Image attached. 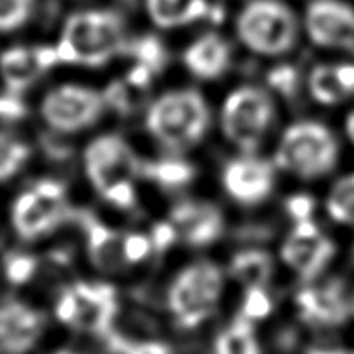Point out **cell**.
<instances>
[{
	"label": "cell",
	"mask_w": 354,
	"mask_h": 354,
	"mask_svg": "<svg viewBox=\"0 0 354 354\" xmlns=\"http://www.w3.org/2000/svg\"><path fill=\"white\" fill-rule=\"evenodd\" d=\"M124 23L116 10L88 9L64 21L55 50L59 62L99 68L124 48Z\"/></svg>",
	"instance_id": "6da1fadb"
},
{
	"label": "cell",
	"mask_w": 354,
	"mask_h": 354,
	"mask_svg": "<svg viewBox=\"0 0 354 354\" xmlns=\"http://www.w3.org/2000/svg\"><path fill=\"white\" fill-rule=\"evenodd\" d=\"M83 168L104 201L118 209H133L142 162L123 137L107 133L93 138L83 152Z\"/></svg>",
	"instance_id": "7a4b0ae2"
},
{
	"label": "cell",
	"mask_w": 354,
	"mask_h": 354,
	"mask_svg": "<svg viewBox=\"0 0 354 354\" xmlns=\"http://www.w3.org/2000/svg\"><path fill=\"white\" fill-rule=\"evenodd\" d=\"M206 99L190 88L169 90L151 104L145 127L151 137L168 151L182 152L199 144L209 128Z\"/></svg>",
	"instance_id": "3957f363"
},
{
	"label": "cell",
	"mask_w": 354,
	"mask_h": 354,
	"mask_svg": "<svg viewBox=\"0 0 354 354\" xmlns=\"http://www.w3.org/2000/svg\"><path fill=\"white\" fill-rule=\"evenodd\" d=\"M341 158L339 142L332 130L318 121H297L280 137L275 166L306 182L334 171Z\"/></svg>",
	"instance_id": "277c9868"
},
{
	"label": "cell",
	"mask_w": 354,
	"mask_h": 354,
	"mask_svg": "<svg viewBox=\"0 0 354 354\" xmlns=\"http://www.w3.org/2000/svg\"><path fill=\"white\" fill-rule=\"evenodd\" d=\"M235 33L254 54L277 57L296 47L299 23L282 0H249L239 10Z\"/></svg>",
	"instance_id": "5b68a950"
},
{
	"label": "cell",
	"mask_w": 354,
	"mask_h": 354,
	"mask_svg": "<svg viewBox=\"0 0 354 354\" xmlns=\"http://www.w3.org/2000/svg\"><path fill=\"white\" fill-rule=\"evenodd\" d=\"M223 272L209 261L187 266L173 280L168 292V308L176 324L196 328L216 310L223 294Z\"/></svg>",
	"instance_id": "8992f818"
},
{
	"label": "cell",
	"mask_w": 354,
	"mask_h": 354,
	"mask_svg": "<svg viewBox=\"0 0 354 354\" xmlns=\"http://www.w3.org/2000/svg\"><path fill=\"white\" fill-rule=\"evenodd\" d=\"M273 116L275 106L268 92L252 85L239 86L221 106V131L239 151L251 154L261 145Z\"/></svg>",
	"instance_id": "52a82bcc"
},
{
	"label": "cell",
	"mask_w": 354,
	"mask_h": 354,
	"mask_svg": "<svg viewBox=\"0 0 354 354\" xmlns=\"http://www.w3.org/2000/svg\"><path fill=\"white\" fill-rule=\"evenodd\" d=\"M68 213V197L61 182L41 178L23 190L10 204V227L21 241L33 242L61 225Z\"/></svg>",
	"instance_id": "ba28073f"
},
{
	"label": "cell",
	"mask_w": 354,
	"mask_h": 354,
	"mask_svg": "<svg viewBox=\"0 0 354 354\" xmlns=\"http://www.w3.org/2000/svg\"><path fill=\"white\" fill-rule=\"evenodd\" d=\"M116 315V289L102 282L75 283L62 292L55 304V317L61 324L86 334L109 332Z\"/></svg>",
	"instance_id": "9c48e42d"
},
{
	"label": "cell",
	"mask_w": 354,
	"mask_h": 354,
	"mask_svg": "<svg viewBox=\"0 0 354 354\" xmlns=\"http://www.w3.org/2000/svg\"><path fill=\"white\" fill-rule=\"evenodd\" d=\"M106 107V97L83 85H59L40 102V116L50 130L78 133L93 127Z\"/></svg>",
	"instance_id": "30bf717a"
},
{
	"label": "cell",
	"mask_w": 354,
	"mask_h": 354,
	"mask_svg": "<svg viewBox=\"0 0 354 354\" xmlns=\"http://www.w3.org/2000/svg\"><path fill=\"white\" fill-rule=\"evenodd\" d=\"M335 252L337 248L334 241L328 239L311 218L296 221L280 249L282 261L304 282L322 275L334 259Z\"/></svg>",
	"instance_id": "8fae6325"
},
{
	"label": "cell",
	"mask_w": 354,
	"mask_h": 354,
	"mask_svg": "<svg viewBox=\"0 0 354 354\" xmlns=\"http://www.w3.org/2000/svg\"><path fill=\"white\" fill-rule=\"evenodd\" d=\"M304 30L318 47L354 50V7L344 0H311L304 10Z\"/></svg>",
	"instance_id": "7c38bea8"
},
{
	"label": "cell",
	"mask_w": 354,
	"mask_h": 354,
	"mask_svg": "<svg viewBox=\"0 0 354 354\" xmlns=\"http://www.w3.org/2000/svg\"><path fill=\"white\" fill-rule=\"evenodd\" d=\"M221 183L228 196L242 206H258L275 187V165L266 159L244 156L227 162Z\"/></svg>",
	"instance_id": "4fadbf2b"
},
{
	"label": "cell",
	"mask_w": 354,
	"mask_h": 354,
	"mask_svg": "<svg viewBox=\"0 0 354 354\" xmlns=\"http://www.w3.org/2000/svg\"><path fill=\"white\" fill-rule=\"evenodd\" d=\"M296 304L303 320L322 327H337L353 315V297L339 279L306 287L297 294Z\"/></svg>",
	"instance_id": "5bb4252c"
},
{
	"label": "cell",
	"mask_w": 354,
	"mask_h": 354,
	"mask_svg": "<svg viewBox=\"0 0 354 354\" xmlns=\"http://www.w3.org/2000/svg\"><path fill=\"white\" fill-rule=\"evenodd\" d=\"M57 62L55 47L12 45L0 52V80L7 93L19 95Z\"/></svg>",
	"instance_id": "9a60e30c"
},
{
	"label": "cell",
	"mask_w": 354,
	"mask_h": 354,
	"mask_svg": "<svg viewBox=\"0 0 354 354\" xmlns=\"http://www.w3.org/2000/svg\"><path fill=\"white\" fill-rule=\"evenodd\" d=\"M44 330V317L21 301L0 303V354H26Z\"/></svg>",
	"instance_id": "2e32d148"
},
{
	"label": "cell",
	"mask_w": 354,
	"mask_h": 354,
	"mask_svg": "<svg viewBox=\"0 0 354 354\" xmlns=\"http://www.w3.org/2000/svg\"><path fill=\"white\" fill-rule=\"evenodd\" d=\"M169 223L176 235L194 248H204L216 241L225 227L220 209L209 203H183L173 209Z\"/></svg>",
	"instance_id": "e0dca14e"
},
{
	"label": "cell",
	"mask_w": 354,
	"mask_h": 354,
	"mask_svg": "<svg viewBox=\"0 0 354 354\" xmlns=\"http://www.w3.org/2000/svg\"><path fill=\"white\" fill-rule=\"evenodd\" d=\"M311 97L322 106H339L354 97V62L318 64L308 78Z\"/></svg>",
	"instance_id": "ac0fdd59"
},
{
	"label": "cell",
	"mask_w": 354,
	"mask_h": 354,
	"mask_svg": "<svg viewBox=\"0 0 354 354\" xmlns=\"http://www.w3.org/2000/svg\"><path fill=\"white\" fill-rule=\"evenodd\" d=\"M230 45L216 33H206L197 38L183 52V64L199 80L220 78L230 66Z\"/></svg>",
	"instance_id": "d6986e66"
},
{
	"label": "cell",
	"mask_w": 354,
	"mask_h": 354,
	"mask_svg": "<svg viewBox=\"0 0 354 354\" xmlns=\"http://www.w3.org/2000/svg\"><path fill=\"white\" fill-rule=\"evenodd\" d=\"M90 261L102 272H116L128 266L127 234L111 230L99 221H86Z\"/></svg>",
	"instance_id": "ffe728a7"
},
{
	"label": "cell",
	"mask_w": 354,
	"mask_h": 354,
	"mask_svg": "<svg viewBox=\"0 0 354 354\" xmlns=\"http://www.w3.org/2000/svg\"><path fill=\"white\" fill-rule=\"evenodd\" d=\"M145 12L154 26L178 30L209 16V0H145Z\"/></svg>",
	"instance_id": "44dd1931"
},
{
	"label": "cell",
	"mask_w": 354,
	"mask_h": 354,
	"mask_svg": "<svg viewBox=\"0 0 354 354\" xmlns=\"http://www.w3.org/2000/svg\"><path fill=\"white\" fill-rule=\"evenodd\" d=\"M273 261L270 254L261 249H245L232 258L230 273L245 289L266 287L272 279Z\"/></svg>",
	"instance_id": "7402d4cb"
},
{
	"label": "cell",
	"mask_w": 354,
	"mask_h": 354,
	"mask_svg": "<svg viewBox=\"0 0 354 354\" xmlns=\"http://www.w3.org/2000/svg\"><path fill=\"white\" fill-rule=\"evenodd\" d=\"M214 354H261L254 330L248 318L239 317L214 344Z\"/></svg>",
	"instance_id": "603a6c76"
},
{
	"label": "cell",
	"mask_w": 354,
	"mask_h": 354,
	"mask_svg": "<svg viewBox=\"0 0 354 354\" xmlns=\"http://www.w3.org/2000/svg\"><path fill=\"white\" fill-rule=\"evenodd\" d=\"M325 207L335 223L354 227V171L341 176L332 185Z\"/></svg>",
	"instance_id": "cb8c5ba5"
},
{
	"label": "cell",
	"mask_w": 354,
	"mask_h": 354,
	"mask_svg": "<svg viewBox=\"0 0 354 354\" xmlns=\"http://www.w3.org/2000/svg\"><path fill=\"white\" fill-rule=\"evenodd\" d=\"M142 175L166 189H178L192 182L194 168L189 162L178 159H165L142 165Z\"/></svg>",
	"instance_id": "d4e9b609"
},
{
	"label": "cell",
	"mask_w": 354,
	"mask_h": 354,
	"mask_svg": "<svg viewBox=\"0 0 354 354\" xmlns=\"http://www.w3.org/2000/svg\"><path fill=\"white\" fill-rule=\"evenodd\" d=\"M31 149L14 135L0 131V183L9 182L30 161Z\"/></svg>",
	"instance_id": "484cf974"
},
{
	"label": "cell",
	"mask_w": 354,
	"mask_h": 354,
	"mask_svg": "<svg viewBox=\"0 0 354 354\" xmlns=\"http://www.w3.org/2000/svg\"><path fill=\"white\" fill-rule=\"evenodd\" d=\"M37 0H0V33H12L30 23Z\"/></svg>",
	"instance_id": "4316f807"
},
{
	"label": "cell",
	"mask_w": 354,
	"mask_h": 354,
	"mask_svg": "<svg viewBox=\"0 0 354 354\" xmlns=\"http://www.w3.org/2000/svg\"><path fill=\"white\" fill-rule=\"evenodd\" d=\"M131 54L137 59V64L144 66L152 73L161 71L166 61L165 48L154 37H142L135 40L131 45Z\"/></svg>",
	"instance_id": "83f0119b"
},
{
	"label": "cell",
	"mask_w": 354,
	"mask_h": 354,
	"mask_svg": "<svg viewBox=\"0 0 354 354\" xmlns=\"http://www.w3.org/2000/svg\"><path fill=\"white\" fill-rule=\"evenodd\" d=\"M272 299L265 287H251L245 289L244 304H242V317L252 320H263L272 313Z\"/></svg>",
	"instance_id": "f1b7e54d"
},
{
	"label": "cell",
	"mask_w": 354,
	"mask_h": 354,
	"mask_svg": "<svg viewBox=\"0 0 354 354\" xmlns=\"http://www.w3.org/2000/svg\"><path fill=\"white\" fill-rule=\"evenodd\" d=\"M35 273V259L30 256L16 254L7 259L6 275L12 283H24Z\"/></svg>",
	"instance_id": "f546056e"
},
{
	"label": "cell",
	"mask_w": 354,
	"mask_h": 354,
	"mask_svg": "<svg viewBox=\"0 0 354 354\" xmlns=\"http://www.w3.org/2000/svg\"><path fill=\"white\" fill-rule=\"evenodd\" d=\"M270 85L279 90L283 95H292L294 90L297 88V73L294 68L282 66V68L273 69L272 75L268 76Z\"/></svg>",
	"instance_id": "4dcf8cb0"
},
{
	"label": "cell",
	"mask_w": 354,
	"mask_h": 354,
	"mask_svg": "<svg viewBox=\"0 0 354 354\" xmlns=\"http://www.w3.org/2000/svg\"><path fill=\"white\" fill-rule=\"evenodd\" d=\"M313 199L308 196H292L287 199V213L294 218V221L310 220L313 213Z\"/></svg>",
	"instance_id": "1f68e13d"
},
{
	"label": "cell",
	"mask_w": 354,
	"mask_h": 354,
	"mask_svg": "<svg viewBox=\"0 0 354 354\" xmlns=\"http://www.w3.org/2000/svg\"><path fill=\"white\" fill-rule=\"evenodd\" d=\"M127 354H173L171 349L162 342H140V344L128 346Z\"/></svg>",
	"instance_id": "d6a6232c"
},
{
	"label": "cell",
	"mask_w": 354,
	"mask_h": 354,
	"mask_svg": "<svg viewBox=\"0 0 354 354\" xmlns=\"http://www.w3.org/2000/svg\"><path fill=\"white\" fill-rule=\"evenodd\" d=\"M344 128H346V135H348L349 142L354 145V107L351 109V113L348 114V118H346Z\"/></svg>",
	"instance_id": "836d02e7"
},
{
	"label": "cell",
	"mask_w": 354,
	"mask_h": 354,
	"mask_svg": "<svg viewBox=\"0 0 354 354\" xmlns=\"http://www.w3.org/2000/svg\"><path fill=\"white\" fill-rule=\"evenodd\" d=\"M308 354H354L348 349H310Z\"/></svg>",
	"instance_id": "e575fe53"
},
{
	"label": "cell",
	"mask_w": 354,
	"mask_h": 354,
	"mask_svg": "<svg viewBox=\"0 0 354 354\" xmlns=\"http://www.w3.org/2000/svg\"><path fill=\"white\" fill-rule=\"evenodd\" d=\"M55 354H75V353H71V351H59V353H55Z\"/></svg>",
	"instance_id": "d590c367"
},
{
	"label": "cell",
	"mask_w": 354,
	"mask_h": 354,
	"mask_svg": "<svg viewBox=\"0 0 354 354\" xmlns=\"http://www.w3.org/2000/svg\"><path fill=\"white\" fill-rule=\"evenodd\" d=\"M353 315H354V296H353Z\"/></svg>",
	"instance_id": "8d00e7d4"
}]
</instances>
